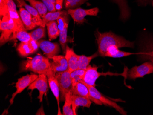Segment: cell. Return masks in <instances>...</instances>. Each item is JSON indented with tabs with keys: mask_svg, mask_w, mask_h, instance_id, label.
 <instances>
[{
	"mask_svg": "<svg viewBox=\"0 0 153 115\" xmlns=\"http://www.w3.org/2000/svg\"><path fill=\"white\" fill-rule=\"evenodd\" d=\"M64 0H56V11H60L62 8Z\"/></svg>",
	"mask_w": 153,
	"mask_h": 115,
	"instance_id": "e575fe53",
	"label": "cell"
},
{
	"mask_svg": "<svg viewBox=\"0 0 153 115\" xmlns=\"http://www.w3.org/2000/svg\"><path fill=\"white\" fill-rule=\"evenodd\" d=\"M86 85L89 89L90 96H91L93 98L100 100L103 104L105 105H108V106L113 107L122 115H127V112L125 111L122 107H120L119 105H118L114 101L110 100L109 99L104 96L96 89L95 86L89 85L87 84H86Z\"/></svg>",
	"mask_w": 153,
	"mask_h": 115,
	"instance_id": "52a82bcc",
	"label": "cell"
},
{
	"mask_svg": "<svg viewBox=\"0 0 153 115\" xmlns=\"http://www.w3.org/2000/svg\"><path fill=\"white\" fill-rule=\"evenodd\" d=\"M16 1L19 3L18 6L20 8L21 7H24L25 9H26L29 13L32 15L34 18H36L38 20L40 24V27H45V25L43 21L41 16L39 15V13H38L36 9L33 8V7L30 5H28L25 2L24 0H16Z\"/></svg>",
	"mask_w": 153,
	"mask_h": 115,
	"instance_id": "603a6c76",
	"label": "cell"
},
{
	"mask_svg": "<svg viewBox=\"0 0 153 115\" xmlns=\"http://www.w3.org/2000/svg\"><path fill=\"white\" fill-rule=\"evenodd\" d=\"M137 53L143 61L149 60L153 63V37L144 38L141 44L140 51Z\"/></svg>",
	"mask_w": 153,
	"mask_h": 115,
	"instance_id": "30bf717a",
	"label": "cell"
},
{
	"mask_svg": "<svg viewBox=\"0 0 153 115\" xmlns=\"http://www.w3.org/2000/svg\"><path fill=\"white\" fill-rule=\"evenodd\" d=\"M72 109L74 115H77L76 110L79 106L89 108L92 104L91 100L85 97L73 94L72 96Z\"/></svg>",
	"mask_w": 153,
	"mask_h": 115,
	"instance_id": "ffe728a7",
	"label": "cell"
},
{
	"mask_svg": "<svg viewBox=\"0 0 153 115\" xmlns=\"http://www.w3.org/2000/svg\"><path fill=\"white\" fill-rule=\"evenodd\" d=\"M26 1L30 3V6L36 9L42 19H43L47 14L48 9L45 4L42 1H39L37 0H26Z\"/></svg>",
	"mask_w": 153,
	"mask_h": 115,
	"instance_id": "484cf974",
	"label": "cell"
},
{
	"mask_svg": "<svg viewBox=\"0 0 153 115\" xmlns=\"http://www.w3.org/2000/svg\"><path fill=\"white\" fill-rule=\"evenodd\" d=\"M7 2L9 10V15L12 19L13 20L14 23L15 24V31L13 34V36L19 31L27 30L22 22V20L21 19L18 13L16 4L14 2L13 0H7Z\"/></svg>",
	"mask_w": 153,
	"mask_h": 115,
	"instance_id": "4fadbf2b",
	"label": "cell"
},
{
	"mask_svg": "<svg viewBox=\"0 0 153 115\" xmlns=\"http://www.w3.org/2000/svg\"><path fill=\"white\" fill-rule=\"evenodd\" d=\"M68 12L75 23L82 24L87 21L85 19L86 16H97L99 12V9L98 7L89 9H82L80 7L68 9Z\"/></svg>",
	"mask_w": 153,
	"mask_h": 115,
	"instance_id": "8992f818",
	"label": "cell"
},
{
	"mask_svg": "<svg viewBox=\"0 0 153 115\" xmlns=\"http://www.w3.org/2000/svg\"><path fill=\"white\" fill-rule=\"evenodd\" d=\"M19 16L27 30H30L37 26H40V24L36 18L32 16L24 7L19 9Z\"/></svg>",
	"mask_w": 153,
	"mask_h": 115,
	"instance_id": "9a60e30c",
	"label": "cell"
},
{
	"mask_svg": "<svg viewBox=\"0 0 153 115\" xmlns=\"http://www.w3.org/2000/svg\"><path fill=\"white\" fill-rule=\"evenodd\" d=\"M152 4H153V1H152Z\"/></svg>",
	"mask_w": 153,
	"mask_h": 115,
	"instance_id": "8d00e7d4",
	"label": "cell"
},
{
	"mask_svg": "<svg viewBox=\"0 0 153 115\" xmlns=\"http://www.w3.org/2000/svg\"><path fill=\"white\" fill-rule=\"evenodd\" d=\"M50 1L53 2L54 4H56V0H50Z\"/></svg>",
	"mask_w": 153,
	"mask_h": 115,
	"instance_id": "d590c367",
	"label": "cell"
},
{
	"mask_svg": "<svg viewBox=\"0 0 153 115\" xmlns=\"http://www.w3.org/2000/svg\"><path fill=\"white\" fill-rule=\"evenodd\" d=\"M27 30H20L17 32L13 36L11 40L15 39H19L21 42H29L32 39L30 33H27Z\"/></svg>",
	"mask_w": 153,
	"mask_h": 115,
	"instance_id": "83f0119b",
	"label": "cell"
},
{
	"mask_svg": "<svg viewBox=\"0 0 153 115\" xmlns=\"http://www.w3.org/2000/svg\"><path fill=\"white\" fill-rule=\"evenodd\" d=\"M41 1L46 6L49 12L56 11V4L51 2L50 0H41Z\"/></svg>",
	"mask_w": 153,
	"mask_h": 115,
	"instance_id": "836d02e7",
	"label": "cell"
},
{
	"mask_svg": "<svg viewBox=\"0 0 153 115\" xmlns=\"http://www.w3.org/2000/svg\"><path fill=\"white\" fill-rule=\"evenodd\" d=\"M32 39L36 41H39L41 39L43 38L45 36V27H40L30 33Z\"/></svg>",
	"mask_w": 153,
	"mask_h": 115,
	"instance_id": "1f68e13d",
	"label": "cell"
},
{
	"mask_svg": "<svg viewBox=\"0 0 153 115\" xmlns=\"http://www.w3.org/2000/svg\"><path fill=\"white\" fill-rule=\"evenodd\" d=\"M0 29L1 32L0 42L1 45H2L11 40L15 31V24L9 14L5 15L1 18Z\"/></svg>",
	"mask_w": 153,
	"mask_h": 115,
	"instance_id": "277c9868",
	"label": "cell"
},
{
	"mask_svg": "<svg viewBox=\"0 0 153 115\" xmlns=\"http://www.w3.org/2000/svg\"><path fill=\"white\" fill-rule=\"evenodd\" d=\"M65 58L68 65V70L70 72L79 69V55L75 53L74 49L66 45Z\"/></svg>",
	"mask_w": 153,
	"mask_h": 115,
	"instance_id": "ac0fdd59",
	"label": "cell"
},
{
	"mask_svg": "<svg viewBox=\"0 0 153 115\" xmlns=\"http://www.w3.org/2000/svg\"><path fill=\"white\" fill-rule=\"evenodd\" d=\"M98 56V53L96 52L91 56H87L85 55H79V68L86 70L89 63L93 59Z\"/></svg>",
	"mask_w": 153,
	"mask_h": 115,
	"instance_id": "4316f807",
	"label": "cell"
},
{
	"mask_svg": "<svg viewBox=\"0 0 153 115\" xmlns=\"http://www.w3.org/2000/svg\"><path fill=\"white\" fill-rule=\"evenodd\" d=\"M112 2L116 3L120 9V19L123 21H125L130 16V10L127 0H111Z\"/></svg>",
	"mask_w": 153,
	"mask_h": 115,
	"instance_id": "7402d4cb",
	"label": "cell"
},
{
	"mask_svg": "<svg viewBox=\"0 0 153 115\" xmlns=\"http://www.w3.org/2000/svg\"><path fill=\"white\" fill-rule=\"evenodd\" d=\"M48 78L45 74H39L38 77L27 87L29 90H37L39 91V96L38 99H39V102H42L43 99V96L46 94L48 90Z\"/></svg>",
	"mask_w": 153,
	"mask_h": 115,
	"instance_id": "9c48e42d",
	"label": "cell"
},
{
	"mask_svg": "<svg viewBox=\"0 0 153 115\" xmlns=\"http://www.w3.org/2000/svg\"><path fill=\"white\" fill-rule=\"evenodd\" d=\"M39 48L38 41L32 39L29 42H21L17 47V51L21 56L25 57L36 52Z\"/></svg>",
	"mask_w": 153,
	"mask_h": 115,
	"instance_id": "5bb4252c",
	"label": "cell"
},
{
	"mask_svg": "<svg viewBox=\"0 0 153 115\" xmlns=\"http://www.w3.org/2000/svg\"><path fill=\"white\" fill-rule=\"evenodd\" d=\"M1 18L5 15L9 14L7 0H0Z\"/></svg>",
	"mask_w": 153,
	"mask_h": 115,
	"instance_id": "d6a6232c",
	"label": "cell"
},
{
	"mask_svg": "<svg viewBox=\"0 0 153 115\" xmlns=\"http://www.w3.org/2000/svg\"><path fill=\"white\" fill-rule=\"evenodd\" d=\"M56 75V74H55ZM55 75H51L47 76L49 85L53 95L57 100L58 106V115H62L60 108V88L58 81L55 77Z\"/></svg>",
	"mask_w": 153,
	"mask_h": 115,
	"instance_id": "d6986e66",
	"label": "cell"
},
{
	"mask_svg": "<svg viewBox=\"0 0 153 115\" xmlns=\"http://www.w3.org/2000/svg\"><path fill=\"white\" fill-rule=\"evenodd\" d=\"M53 62L51 63V68L55 74L63 72L68 69V65L65 56H55L52 58Z\"/></svg>",
	"mask_w": 153,
	"mask_h": 115,
	"instance_id": "e0dca14e",
	"label": "cell"
},
{
	"mask_svg": "<svg viewBox=\"0 0 153 115\" xmlns=\"http://www.w3.org/2000/svg\"><path fill=\"white\" fill-rule=\"evenodd\" d=\"M153 73V63L149 61L139 66H135L128 73L129 79L135 80L137 78H143L145 75Z\"/></svg>",
	"mask_w": 153,
	"mask_h": 115,
	"instance_id": "ba28073f",
	"label": "cell"
},
{
	"mask_svg": "<svg viewBox=\"0 0 153 115\" xmlns=\"http://www.w3.org/2000/svg\"><path fill=\"white\" fill-rule=\"evenodd\" d=\"M152 1H153V0H152Z\"/></svg>",
	"mask_w": 153,
	"mask_h": 115,
	"instance_id": "74e56055",
	"label": "cell"
},
{
	"mask_svg": "<svg viewBox=\"0 0 153 115\" xmlns=\"http://www.w3.org/2000/svg\"><path fill=\"white\" fill-rule=\"evenodd\" d=\"M38 77V75L36 74H27L26 76H23L21 78L18 79V81L15 84V88L16 91L15 92L12 94V98L10 99V105H12L14 102V99H15L17 94L21 93L24 90L28 87Z\"/></svg>",
	"mask_w": 153,
	"mask_h": 115,
	"instance_id": "8fae6325",
	"label": "cell"
},
{
	"mask_svg": "<svg viewBox=\"0 0 153 115\" xmlns=\"http://www.w3.org/2000/svg\"><path fill=\"white\" fill-rule=\"evenodd\" d=\"M119 47L116 45H111L107 49V51L105 55V57H113V58H121L126 57L132 55H137V53H131L122 51L119 49Z\"/></svg>",
	"mask_w": 153,
	"mask_h": 115,
	"instance_id": "44dd1931",
	"label": "cell"
},
{
	"mask_svg": "<svg viewBox=\"0 0 153 115\" xmlns=\"http://www.w3.org/2000/svg\"><path fill=\"white\" fill-rule=\"evenodd\" d=\"M71 90L73 94L85 97L98 105H103L100 100L94 98L90 96L89 89L87 85L82 80L72 84Z\"/></svg>",
	"mask_w": 153,
	"mask_h": 115,
	"instance_id": "7c38bea8",
	"label": "cell"
},
{
	"mask_svg": "<svg viewBox=\"0 0 153 115\" xmlns=\"http://www.w3.org/2000/svg\"><path fill=\"white\" fill-rule=\"evenodd\" d=\"M72 96L73 93L71 89L66 94L65 97V104L62 108L63 115H74L72 109Z\"/></svg>",
	"mask_w": 153,
	"mask_h": 115,
	"instance_id": "d4e9b609",
	"label": "cell"
},
{
	"mask_svg": "<svg viewBox=\"0 0 153 115\" xmlns=\"http://www.w3.org/2000/svg\"><path fill=\"white\" fill-rule=\"evenodd\" d=\"M70 74L71 72L68 69L67 71L56 73L55 75L59 84L62 101L65 100L66 94L72 88V81Z\"/></svg>",
	"mask_w": 153,
	"mask_h": 115,
	"instance_id": "5b68a950",
	"label": "cell"
},
{
	"mask_svg": "<svg viewBox=\"0 0 153 115\" xmlns=\"http://www.w3.org/2000/svg\"><path fill=\"white\" fill-rule=\"evenodd\" d=\"M38 42L40 49L49 59H52L59 53L60 47L56 43H52L45 40H39Z\"/></svg>",
	"mask_w": 153,
	"mask_h": 115,
	"instance_id": "2e32d148",
	"label": "cell"
},
{
	"mask_svg": "<svg viewBox=\"0 0 153 115\" xmlns=\"http://www.w3.org/2000/svg\"><path fill=\"white\" fill-rule=\"evenodd\" d=\"M49 38L51 40L56 39L60 36V30L56 21L48 22L46 24Z\"/></svg>",
	"mask_w": 153,
	"mask_h": 115,
	"instance_id": "cb8c5ba5",
	"label": "cell"
},
{
	"mask_svg": "<svg viewBox=\"0 0 153 115\" xmlns=\"http://www.w3.org/2000/svg\"><path fill=\"white\" fill-rule=\"evenodd\" d=\"M99 67L96 65H88L87 67L85 76L83 77V81L85 84L89 85L95 86V82L97 79L101 76H123V77H126L128 76V72H123V73H113L111 72H107L106 73H100L98 72L97 70Z\"/></svg>",
	"mask_w": 153,
	"mask_h": 115,
	"instance_id": "3957f363",
	"label": "cell"
},
{
	"mask_svg": "<svg viewBox=\"0 0 153 115\" xmlns=\"http://www.w3.org/2000/svg\"><path fill=\"white\" fill-rule=\"evenodd\" d=\"M85 73L86 70L79 68L71 72L70 75L72 79V84L80 82V81L82 80Z\"/></svg>",
	"mask_w": 153,
	"mask_h": 115,
	"instance_id": "4dcf8cb0",
	"label": "cell"
},
{
	"mask_svg": "<svg viewBox=\"0 0 153 115\" xmlns=\"http://www.w3.org/2000/svg\"><path fill=\"white\" fill-rule=\"evenodd\" d=\"M63 11H56V12H48L43 18V21L46 25L48 22L52 21H56L57 19L63 13Z\"/></svg>",
	"mask_w": 153,
	"mask_h": 115,
	"instance_id": "f1b7e54d",
	"label": "cell"
},
{
	"mask_svg": "<svg viewBox=\"0 0 153 115\" xmlns=\"http://www.w3.org/2000/svg\"><path fill=\"white\" fill-rule=\"evenodd\" d=\"M96 40L98 45V53L100 56H105L108 47L111 45H116L118 47H129L133 48L134 42L126 40L113 33H100L98 30L96 33Z\"/></svg>",
	"mask_w": 153,
	"mask_h": 115,
	"instance_id": "6da1fadb",
	"label": "cell"
},
{
	"mask_svg": "<svg viewBox=\"0 0 153 115\" xmlns=\"http://www.w3.org/2000/svg\"><path fill=\"white\" fill-rule=\"evenodd\" d=\"M88 0H64V7L66 9H74L78 8L81 5L85 3Z\"/></svg>",
	"mask_w": 153,
	"mask_h": 115,
	"instance_id": "f546056e",
	"label": "cell"
},
{
	"mask_svg": "<svg viewBox=\"0 0 153 115\" xmlns=\"http://www.w3.org/2000/svg\"><path fill=\"white\" fill-rule=\"evenodd\" d=\"M49 58L38 54L33 58H28L21 65V71H31L39 74L49 76L56 74L51 70Z\"/></svg>",
	"mask_w": 153,
	"mask_h": 115,
	"instance_id": "7a4b0ae2",
	"label": "cell"
}]
</instances>
